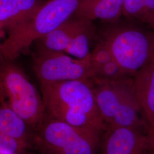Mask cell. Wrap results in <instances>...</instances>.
I'll use <instances>...</instances> for the list:
<instances>
[{
  "label": "cell",
  "instance_id": "7",
  "mask_svg": "<svg viewBox=\"0 0 154 154\" xmlns=\"http://www.w3.org/2000/svg\"><path fill=\"white\" fill-rule=\"evenodd\" d=\"M95 31L92 21L74 16L34 43L38 49L63 52L83 59L90 57V44Z\"/></svg>",
  "mask_w": 154,
  "mask_h": 154
},
{
  "label": "cell",
  "instance_id": "16",
  "mask_svg": "<svg viewBox=\"0 0 154 154\" xmlns=\"http://www.w3.org/2000/svg\"><path fill=\"white\" fill-rule=\"evenodd\" d=\"M33 154L21 140L11 136L0 134V154Z\"/></svg>",
  "mask_w": 154,
  "mask_h": 154
},
{
  "label": "cell",
  "instance_id": "18",
  "mask_svg": "<svg viewBox=\"0 0 154 154\" xmlns=\"http://www.w3.org/2000/svg\"><path fill=\"white\" fill-rule=\"evenodd\" d=\"M2 29H1V28H0V39L1 38V37H2Z\"/></svg>",
  "mask_w": 154,
  "mask_h": 154
},
{
  "label": "cell",
  "instance_id": "4",
  "mask_svg": "<svg viewBox=\"0 0 154 154\" xmlns=\"http://www.w3.org/2000/svg\"><path fill=\"white\" fill-rule=\"evenodd\" d=\"M102 135L45 115L34 130V154H97Z\"/></svg>",
  "mask_w": 154,
  "mask_h": 154
},
{
  "label": "cell",
  "instance_id": "12",
  "mask_svg": "<svg viewBox=\"0 0 154 154\" xmlns=\"http://www.w3.org/2000/svg\"><path fill=\"white\" fill-rule=\"evenodd\" d=\"M123 0H82L74 16L115 22L123 15Z\"/></svg>",
  "mask_w": 154,
  "mask_h": 154
},
{
  "label": "cell",
  "instance_id": "14",
  "mask_svg": "<svg viewBox=\"0 0 154 154\" xmlns=\"http://www.w3.org/2000/svg\"><path fill=\"white\" fill-rule=\"evenodd\" d=\"M90 61L95 74L94 78L114 80L131 77L118 65L102 39L91 52Z\"/></svg>",
  "mask_w": 154,
  "mask_h": 154
},
{
  "label": "cell",
  "instance_id": "3",
  "mask_svg": "<svg viewBox=\"0 0 154 154\" xmlns=\"http://www.w3.org/2000/svg\"><path fill=\"white\" fill-rule=\"evenodd\" d=\"M82 0H48L25 22L9 32L0 44V54L13 61L39 39L74 16Z\"/></svg>",
  "mask_w": 154,
  "mask_h": 154
},
{
  "label": "cell",
  "instance_id": "17",
  "mask_svg": "<svg viewBox=\"0 0 154 154\" xmlns=\"http://www.w3.org/2000/svg\"><path fill=\"white\" fill-rule=\"evenodd\" d=\"M149 154H154V130L152 131L151 134V143Z\"/></svg>",
  "mask_w": 154,
  "mask_h": 154
},
{
  "label": "cell",
  "instance_id": "1",
  "mask_svg": "<svg viewBox=\"0 0 154 154\" xmlns=\"http://www.w3.org/2000/svg\"><path fill=\"white\" fill-rule=\"evenodd\" d=\"M40 85L47 116L103 135L107 127L96 104L91 79Z\"/></svg>",
  "mask_w": 154,
  "mask_h": 154
},
{
  "label": "cell",
  "instance_id": "13",
  "mask_svg": "<svg viewBox=\"0 0 154 154\" xmlns=\"http://www.w3.org/2000/svg\"><path fill=\"white\" fill-rule=\"evenodd\" d=\"M0 134L17 138L33 152L34 130L6 105L0 96Z\"/></svg>",
  "mask_w": 154,
  "mask_h": 154
},
{
  "label": "cell",
  "instance_id": "8",
  "mask_svg": "<svg viewBox=\"0 0 154 154\" xmlns=\"http://www.w3.org/2000/svg\"><path fill=\"white\" fill-rule=\"evenodd\" d=\"M34 69L40 83L90 80L95 77L90 57L80 59L46 50L38 49Z\"/></svg>",
  "mask_w": 154,
  "mask_h": 154
},
{
  "label": "cell",
  "instance_id": "2",
  "mask_svg": "<svg viewBox=\"0 0 154 154\" xmlns=\"http://www.w3.org/2000/svg\"><path fill=\"white\" fill-rule=\"evenodd\" d=\"M96 104L107 128L151 129L139 103L132 77L91 79Z\"/></svg>",
  "mask_w": 154,
  "mask_h": 154
},
{
  "label": "cell",
  "instance_id": "11",
  "mask_svg": "<svg viewBox=\"0 0 154 154\" xmlns=\"http://www.w3.org/2000/svg\"><path fill=\"white\" fill-rule=\"evenodd\" d=\"M44 2L42 0H0V28L10 32L33 16Z\"/></svg>",
  "mask_w": 154,
  "mask_h": 154
},
{
  "label": "cell",
  "instance_id": "9",
  "mask_svg": "<svg viewBox=\"0 0 154 154\" xmlns=\"http://www.w3.org/2000/svg\"><path fill=\"white\" fill-rule=\"evenodd\" d=\"M151 129L107 128L101 139V154H149Z\"/></svg>",
  "mask_w": 154,
  "mask_h": 154
},
{
  "label": "cell",
  "instance_id": "5",
  "mask_svg": "<svg viewBox=\"0 0 154 154\" xmlns=\"http://www.w3.org/2000/svg\"><path fill=\"white\" fill-rule=\"evenodd\" d=\"M5 60L0 66V96L34 130L46 115L42 95L18 66Z\"/></svg>",
  "mask_w": 154,
  "mask_h": 154
},
{
  "label": "cell",
  "instance_id": "19",
  "mask_svg": "<svg viewBox=\"0 0 154 154\" xmlns=\"http://www.w3.org/2000/svg\"><path fill=\"white\" fill-rule=\"evenodd\" d=\"M42 1H48V0H42Z\"/></svg>",
  "mask_w": 154,
  "mask_h": 154
},
{
  "label": "cell",
  "instance_id": "6",
  "mask_svg": "<svg viewBox=\"0 0 154 154\" xmlns=\"http://www.w3.org/2000/svg\"><path fill=\"white\" fill-rule=\"evenodd\" d=\"M102 40L118 65L131 77L154 55V31L118 25L106 29Z\"/></svg>",
  "mask_w": 154,
  "mask_h": 154
},
{
  "label": "cell",
  "instance_id": "15",
  "mask_svg": "<svg viewBox=\"0 0 154 154\" xmlns=\"http://www.w3.org/2000/svg\"><path fill=\"white\" fill-rule=\"evenodd\" d=\"M123 15L154 30V0H123Z\"/></svg>",
  "mask_w": 154,
  "mask_h": 154
},
{
  "label": "cell",
  "instance_id": "10",
  "mask_svg": "<svg viewBox=\"0 0 154 154\" xmlns=\"http://www.w3.org/2000/svg\"><path fill=\"white\" fill-rule=\"evenodd\" d=\"M132 79L143 116L151 129L154 130V55Z\"/></svg>",
  "mask_w": 154,
  "mask_h": 154
}]
</instances>
